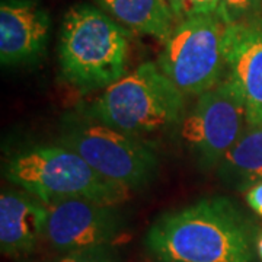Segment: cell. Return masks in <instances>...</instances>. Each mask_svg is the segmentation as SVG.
<instances>
[{"mask_svg":"<svg viewBox=\"0 0 262 262\" xmlns=\"http://www.w3.org/2000/svg\"><path fill=\"white\" fill-rule=\"evenodd\" d=\"M252 226L223 196L165 213L146 236V248L159 262H252Z\"/></svg>","mask_w":262,"mask_h":262,"instance_id":"cell-1","label":"cell"},{"mask_svg":"<svg viewBox=\"0 0 262 262\" xmlns=\"http://www.w3.org/2000/svg\"><path fill=\"white\" fill-rule=\"evenodd\" d=\"M128 31L102 9L79 3L67 10L58 42L64 79L82 91L108 88L127 73Z\"/></svg>","mask_w":262,"mask_h":262,"instance_id":"cell-2","label":"cell"},{"mask_svg":"<svg viewBox=\"0 0 262 262\" xmlns=\"http://www.w3.org/2000/svg\"><path fill=\"white\" fill-rule=\"evenodd\" d=\"M5 175L44 204L84 198L117 206L130 196V189L101 177L77 153L58 143L16 153L8 162Z\"/></svg>","mask_w":262,"mask_h":262,"instance_id":"cell-3","label":"cell"},{"mask_svg":"<svg viewBox=\"0 0 262 262\" xmlns=\"http://www.w3.org/2000/svg\"><path fill=\"white\" fill-rule=\"evenodd\" d=\"M185 96L146 61L105 88L92 105V118L133 137L162 133L182 121Z\"/></svg>","mask_w":262,"mask_h":262,"instance_id":"cell-4","label":"cell"},{"mask_svg":"<svg viewBox=\"0 0 262 262\" xmlns=\"http://www.w3.org/2000/svg\"><path fill=\"white\" fill-rule=\"evenodd\" d=\"M227 25L217 15L177 22L163 42L162 73L187 96H201L223 80Z\"/></svg>","mask_w":262,"mask_h":262,"instance_id":"cell-5","label":"cell"},{"mask_svg":"<svg viewBox=\"0 0 262 262\" xmlns=\"http://www.w3.org/2000/svg\"><path fill=\"white\" fill-rule=\"evenodd\" d=\"M58 144L77 153L101 177L130 191L149 184L158 169V158L146 143L92 117L67 120Z\"/></svg>","mask_w":262,"mask_h":262,"instance_id":"cell-6","label":"cell"},{"mask_svg":"<svg viewBox=\"0 0 262 262\" xmlns=\"http://www.w3.org/2000/svg\"><path fill=\"white\" fill-rule=\"evenodd\" d=\"M242 98L226 77L206 94L181 121L182 141L204 168H217L246 128Z\"/></svg>","mask_w":262,"mask_h":262,"instance_id":"cell-7","label":"cell"},{"mask_svg":"<svg viewBox=\"0 0 262 262\" xmlns=\"http://www.w3.org/2000/svg\"><path fill=\"white\" fill-rule=\"evenodd\" d=\"M46 239L64 253L111 248L121 234L122 219L115 206H105L84 198L60 200L46 204Z\"/></svg>","mask_w":262,"mask_h":262,"instance_id":"cell-8","label":"cell"},{"mask_svg":"<svg viewBox=\"0 0 262 262\" xmlns=\"http://www.w3.org/2000/svg\"><path fill=\"white\" fill-rule=\"evenodd\" d=\"M226 70L244 101L246 124H262V13L227 25Z\"/></svg>","mask_w":262,"mask_h":262,"instance_id":"cell-9","label":"cell"},{"mask_svg":"<svg viewBox=\"0 0 262 262\" xmlns=\"http://www.w3.org/2000/svg\"><path fill=\"white\" fill-rule=\"evenodd\" d=\"M50 18L31 0H2L0 5V61L24 64L44 54Z\"/></svg>","mask_w":262,"mask_h":262,"instance_id":"cell-10","label":"cell"},{"mask_svg":"<svg viewBox=\"0 0 262 262\" xmlns=\"http://www.w3.org/2000/svg\"><path fill=\"white\" fill-rule=\"evenodd\" d=\"M47 207L27 191L0 195V249L10 258H25L46 236Z\"/></svg>","mask_w":262,"mask_h":262,"instance_id":"cell-11","label":"cell"},{"mask_svg":"<svg viewBox=\"0 0 262 262\" xmlns=\"http://www.w3.org/2000/svg\"><path fill=\"white\" fill-rule=\"evenodd\" d=\"M98 6L121 27L166 41L175 27L168 0H95Z\"/></svg>","mask_w":262,"mask_h":262,"instance_id":"cell-12","label":"cell"},{"mask_svg":"<svg viewBox=\"0 0 262 262\" xmlns=\"http://www.w3.org/2000/svg\"><path fill=\"white\" fill-rule=\"evenodd\" d=\"M217 175L234 189L246 191L262 182V124L246 125L233 147L217 165Z\"/></svg>","mask_w":262,"mask_h":262,"instance_id":"cell-13","label":"cell"},{"mask_svg":"<svg viewBox=\"0 0 262 262\" xmlns=\"http://www.w3.org/2000/svg\"><path fill=\"white\" fill-rule=\"evenodd\" d=\"M262 13V0H222L217 16L226 25H233Z\"/></svg>","mask_w":262,"mask_h":262,"instance_id":"cell-14","label":"cell"},{"mask_svg":"<svg viewBox=\"0 0 262 262\" xmlns=\"http://www.w3.org/2000/svg\"><path fill=\"white\" fill-rule=\"evenodd\" d=\"M175 20H185L195 16L217 15L222 0H168Z\"/></svg>","mask_w":262,"mask_h":262,"instance_id":"cell-15","label":"cell"},{"mask_svg":"<svg viewBox=\"0 0 262 262\" xmlns=\"http://www.w3.org/2000/svg\"><path fill=\"white\" fill-rule=\"evenodd\" d=\"M60 262H117L111 248H95L66 253Z\"/></svg>","mask_w":262,"mask_h":262,"instance_id":"cell-16","label":"cell"},{"mask_svg":"<svg viewBox=\"0 0 262 262\" xmlns=\"http://www.w3.org/2000/svg\"><path fill=\"white\" fill-rule=\"evenodd\" d=\"M245 200L255 213L262 215V182H258L251 188H248L245 191Z\"/></svg>","mask_w":262,"mask_h":262,"instance_id":"cell-17","label":"cell"},{"mask_svg":"<svg viewBox=\"0 0 262 262\" xmlns=\"http://www.w3.org/2000/svg\"><path fill=\"white\" fill-rule=\"evenodd\" d=\"M256 251H258L259 258L262 259V233L259 234V237H258V241H256Z\"/></svg>","mask_w":262,"mask_h":262,"instance_id":"cell-18","label":"cell"}]
</instances>
